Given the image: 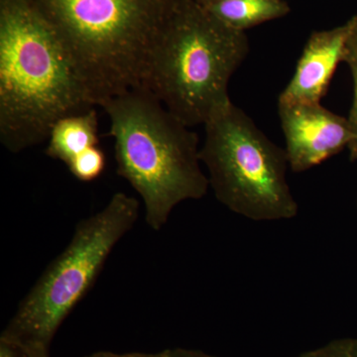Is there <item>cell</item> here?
Instances as JSON below:
<instances>
[{
	"label": "cell",
	"mask_w": 357,
	"mask_h": 357,
	"mask_svg": "<svg viewBox=\"0 0 357 357\" xmlns=\"http://www.w3.org/2000/svg\"><path fill=\"white\" fill-rule=\"evenodd\" d=\"M93 105L69 49L34 0L0 3V142L20 153Z\"/></svg>",
	"instance_id": "obj_1"
},
{
	"label": "cell",
	"mask_w": 357,
	"mask_h": 357,
	"mask_svg": "<svg viewBox=\"0 0 357 357\" xmlns=\"http://www.w3.org/2000/svg\"><path fill=\"white\" fill-rule=\"evenodd\" d=\"M100 107L110 119L117 173L139 195L150 229H161L178 204L206 196L198 135L156 96L134 89Z\"/></svg>",
	"instance_id": "obj_2"
},
{
	"label": "cell",
	"mask_w": 357,
	"mask_h": 357,
	"mask_svg": "<svg viewBox=\"0 0 357 357\" xmlns=\"http://www.w3.org/2000/svg\"><path fill=\"white\" fill-rule=\"evenodd\" d=\"M74 59L93 105L143 86L176 0H34Z\"/></svg>",
	"instance_id": "obj_3"
},
{
	"label": "cell",
	"mask_w": 357,
	"mask_h": 357,
	"mask_svg": "<svg viewBox=\"0 0 357 357\" xmlns=\"http://www.w3.org/2000/svg\"><path fill=\"white\" fill-rule=\"evenodd\" d=\"M248 50L243 32L196 2L178 1L154 45L142 89L189 128L204 126L232 102L229 81Z\"/></svg>",
	"instance_id": "obj_4"
},
{
	"label": "cell",
	"mask_w": 357,
	"mask_h": 357,
	"mask_svg": "<svg viewBox=\"0 0 357 357\" xmlns=\"http://www.w3.org/2000/svg\"><path fill=\"white\" fill-rule=\"evenodd\" d=\"M139 202L116 192L107 206L77 223L67 248L21 300L0 340L27 357H50L59 328L89 293L110 253L139 217Z\"/></svg>",
	"instance_id": "obj_5"
},
{
	"label": "cell",
	"mask_w": 357,
	"mask_h": 357,
	"mask_svg": "<svg viewBox=\"0 0 357 357\" xmlns=\"http://www.w3.org/2000/svg\"><path fill=\"white\" fill-rule=\"evenodd\" d=\"M204 126L199 159L220 204L255 222L297 217L299 204L289 187L285 149L274 144L234 102Z\"/></svg>",
	"instance_id": "obj_6"
},
{
	"label": "cell",
	"mask_w": 357,
	"mask_h": 357,
	"mask_svg": "<svg viewBox=\"0 0 357 357\" xmlns=\"http://www.w3.org/2000/svg\"><path fill=\"white\" fill-rule=\"evenodd\" d=\"M278 112L293 172L310 170L351 144L347 117L333 114L321 103L278 102Z\"/></svg>",
	"instance_id": "obj_7"
},
{
	"label": "cell",
	"mask_w": 357,
	"mask_h": 357,
	"mask_svg": "<svg viewBox=\"0 0 357 357\" xmlns=\"http://www.w3.org/2000/svg\"><path fill=\"white\" fill-rule=\"evenodd\" d=\"M349 34V22L312 33L279 102L321 103L337 66L344 62Z\"/></svg>",
	"instance_id": "obj_8"
},
{
	"label": "cell",
	"mask_w": 357,
	"mask_h": 357,
	"mask_svg": "<svg viewBox=\"0 0 357 357\" xmlns=\"http://www.w3.org/2000/svg\"><path fill=\"white\" fill-rule=\"evenodd\" d=\"M98 119L95 107L59 119L49 133L47 156L66 165L77 155L98 146Z\"/></svg>",
	"instance_id": "obj_9"
},
{
	"label": "cell",
	"mask_w": 357,
	"mask_h": 357,
	"mask_svg": "<svg viewBox=\"0 0 357 357\" xmlns=\"http://www.w3.org/2000/svg\"><path fill=\"white\" fill-rule=\"evenodd\" d=\"M206 8L223 25L243 33L253 26L283 17L290 10L283 0H215Z\"/></svg>",
	"instance_id": "obj_10"
},
{
	"label": "cell",
	"mask_w": 357,
	"mask_h": 357,
	"mask_svg": "<svg viewBox=\"0 0 357 357\" xmlns=\"http://www.w3.org/2000/svg\"><path fill=\"white\" fill-rule=\"evenodd\" d=\"M107 158L102 148L93 146L77 155L68 164L70 172L81 182H93L102 176Z\"/></svg>",
	"instance_id": "obj_11"
},
{
	"label": "cell",
	"mask_w": 357,
	"mask_h": 357,
	"mask_svg": "<svg viewBox=\"0 0 357 357\" xmlns=\"http://www.w3.org/2000/svg\"><path fill=\"white\" fill-rule=\"evenodd\" d=\"M298 357H357V338H337Z\"/></svg>",
	"instance_id": "obj_12"
},
{
	"label": "cell",
	"mask_w": 357,
	"mask_h": 357,
	"mask_svg": "<svg viewBox=\"0 0 357 357\" xmlns=\"http://www.w3.org/2000/svg\"><path fill=\"white\" fill-rule=\"evenodd\" d=\"M347 65L349 66V69H351L352 81H354V102H352V107L351 112H349V115L347 116L349 128H351L352 134L351 144V143L357 142V61L349 63Z\"/></svg>",
	"instance_id": "obj_13"
},
{
	"label": "cell",
	"mask_w": 357,
	"mask_h": 357,
	"mask_svg": "<svg viewBox=\"0 0 357 357\" xmlns=\"http://www.w3.org/2000/svg\"><path fill=\"white\" fill-rule=\"evenodd\" d=\"M349 34L345 47L344 63L357 61V15L349 21Z\"/></svg>",
	"instance_id": "obj_14"
},
{
	"label": "cell",
	"mask_w": 357,
	"mask_h": 357,
	"mask_svg": "<svg viewBox=\"0 0 357 357\" xmlns=\"http://www.w3.org/2000/svg\"><path fill=\"white\" fill-rule=\"evenodd\" d=\"M166 349L159 352H129V354H114L109 351H98L84 357H164Z\"/></svg>",
	"instance_id": "obj_15"
},
{
	"label": "cell",
	"mask_w": 357,
	"mask_h": 357,
	"mask_svg": "<svg viewBox=\"0 0 357 357\" xmlns=\"http://www.w3.org/2000/svg\"><path fill=\"white\" fill-rule=\"evenodd\" d=\"M164 357H218L206 354V352L199 351V349H166Z\"/></svg>",
	"instance_id": "obj_16"
},
{
	"label": "cell",
	"mask_w": 357,
	"mask_h": 357,
	"mask_svg": "<svg viewBox=\"0 0 357 357\" xmlns=\"http://www.w3.org/2000/svg\"><path fill=\"white\" fill-rule=\"evenodd\" d=\"M0 357H27L13 345L0 340Z\"/></svg>",
	"instance_id": "obj_17"
},
{
	"label": "cell",
	"mask_w": 357,
	"mask_h": 357,
	"mask_svg": "<svg viewBox=\"0 0 357 357\" xmlns=\"http://www.w3.org/2000/svg\"><path fill=\"white\" fill-rule=\"evenodd\" d=\"M349 152H351V158L357 161V142L351 143L349 147Z\"/></svg>",
	"instance_id": "obj_18"
},
{
	"label": "cell",
	"mask_w": 357,
	"mask_h": 357,
	"mask_svg": "<svg viewBox=\"0 0 357 357\" xmlns=\"http://www.w3.org/2000/svg\"><path fill=\"white\" fill-rule=\"evenodd\" d=\"M215 0H194V2H196V3H198L199 6H202L204 7H206L210 6V4L213 3V2H215Z\"/></svg>",
	"instance_id": "obj_19"
}]
</instances>
